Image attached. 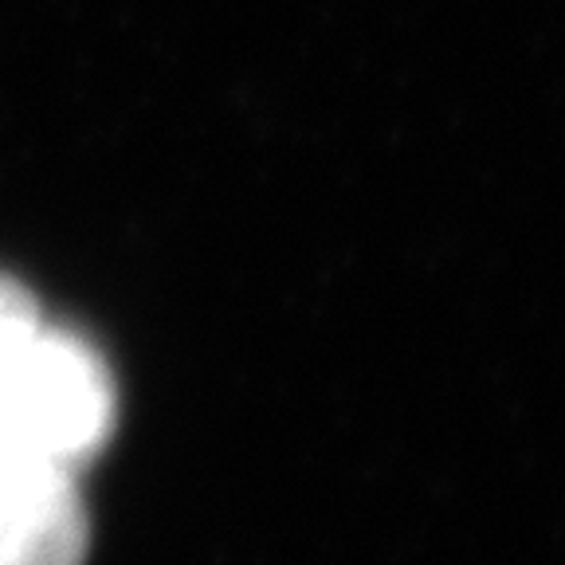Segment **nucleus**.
I'll return each mask as SVG.
<instances>
[{"label": "nucleus", "mask_w": 565, "mask_h": 565, "mask_svg": "<svg viewBox=\"0 0 565 565\" xmlns=\"http://www.w3.org/2000/svg\"><path fill=\"white\" fill-rule=\"evenodd\" d=\"M115 428V381L83 338L47 327L0 334V456L75 471Z\"/></svg>", "instance_id": "nucleus-1"}, {"label": "nucleus", "mask_w": 565, "mask_h": 565, "mask_svg": "<svg viewBox=\"0 0 565 565\" xmlns=\"http://www.w3.org/2000/svg\"><path fill=\"white\" fill-rule=\"evenodd\" d=\"M87 511L75 471L0 456V565H83Z\"/></svg>", "instance_id": "nucleus-2"}, {"label": "nucleus", "mask_w": 565, "mask_h": 565, "mask_svg": "<svg viewBox=\"0 0 565 565\" xmlns=\"http://www.w3.org/2000/svg\"><path fill=\"white\" fill-rule=\"evenodd\" d=\"M35 318H40V307H35L32 295H28L17 279L0 275V334L28 327V322H35Z\"/></svg>", "instance_id": "nucleus-3"}]
</instances>
